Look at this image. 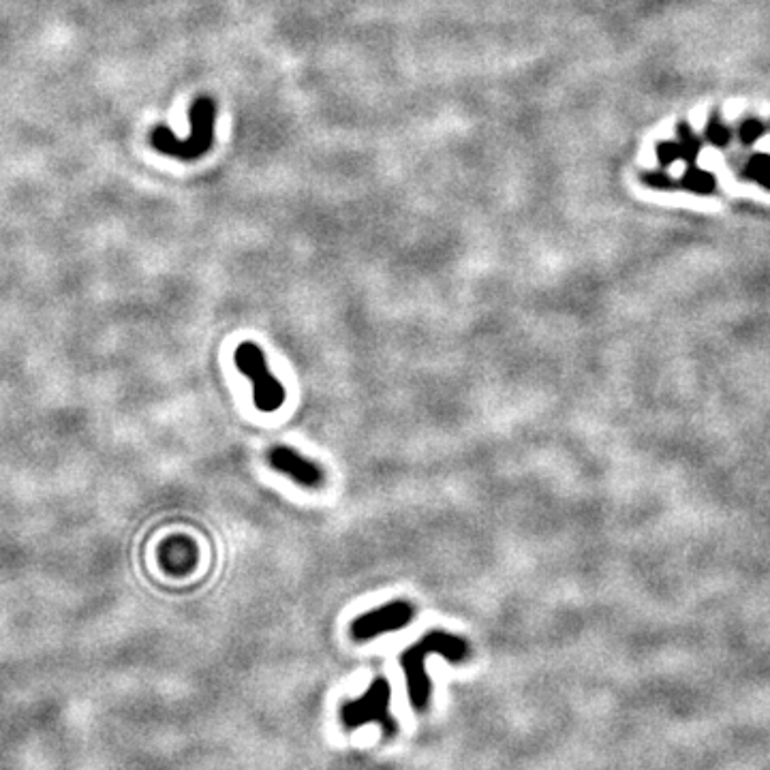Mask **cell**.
I'll return each instance as SVG.
<instances>
[{"mask_svg":"<svg viewBox=\"0 0 770 770\" xmlns=\"http://www.w3.org/2000/svg\"><path fill=\"white\" fill-rule=\"evenodd\" d=\"M430 655H439L450 664H462L471 655L469 642L460 636L450 634V631H430L420 642L413 646L400 657L403 664L405 681H407V696L415 711H426L430 704V696H433V685H430V676L426 672V659Z\"/></svg>","mask_w":770,"mask_h":770,"instance_id":"6da1fadb","label":"cell"},{"mask_svg":"<svg viewBox=\"0 0 770 770\" xmlns=\"http://www.w3.org/2000/svg\"><path fill=\"white\" fill-rule=\"evenodd\" d=\"M189 120L191 135L187 140H180V137L167 127H157L150 131V146L157 148L161 154H167V157L180 161H195L204 157L214 142V120H217V105H214V99H195V103L191 105Z\"/></svg>","mask_w":770,"mask_h":770,"instance_id":"7a4b0ae2","label":"cell"},{"mask_svg":"<svg viewBox=\"0 0 770 770\" xmlns=\"http://www.w3.org/2000/svg\"><path fill=\"white\" fill-rule=\"evenodd\" d=\"M234 360H236V366L253 385L255 407L264 413L281 409L285 403V388L283 383L270 373L261 347L251 341L240 343V347L234 353Z\"/></svg>","mask_w":770,"mask_h":770,"instance_id":"3957f363","label":"cell"},{"mask_svg":"<svg viewBox=\"0 0 770 770\" xmlns=\"http://www.w3.org/2000/svg\"><path fill=\"white\" fill-rule=\"evenodd\" d=\"M392 687L388 679H375L364 696L343 704L341 721L347 730H358L368 723H379L385 736H394L398 726L390 715Z\"/></svg>","mask_w":770,"mask_h":770,"instance_id":"277c9868","label":"cell"},{"mask_svg":"<svg viewBox=\"0 0 770 770\" xmlns=\"http://www.w3.org/2000/svg\"><path fill=\"white\" fill-rule=\"evenodd\" d=\"M413 614L415 610L409 602H403V599L390 602L381 608H375L371 612L358 616V619L351 623V638L358 642H366L388 634V631L405 629L413 621Z\"/></svg>","mask_w":770,"mask_h":770,"instance_id":"5b68a950","label":"cell"},{"mask_svg":"<svg viewBox=\"0 0 770 770\" xmlns=\"http://www.w3.org/2000/svg\"><path fill=\"white\" fill-rule=\"evenodd\" d=\"M268 462L274 471L287 475L304 488H319L323 484V471L315 462L287 445H274L268 452Z\"/></svg>","mask_w":770,"mask_h":770,"instance_id":"8992f818","label":"cell"},{"mask_svg":"<svg viewBox=\"0 0 770 770\" xmlns=\"http://www.w3.org/2000/svg\"><path fill=\"white\" fill-rule=\"evenodd\" d=\"M674 191H685V193H693V195H715L717 193V178L702 167L687 165V172L683 174V178L676 180Z\"/></svg>","mask_w":770,"mask_h":770,"instance_id":"52a82bcc","label":"cell"},{"mask_svg":"<svg viewBox=\"0 0 770 770\" xmlns=\"http://www.w3.org/2000/svg\"><path fill=\"white\" fill-rule=\"evenodd\" d=\"M738 176L749 182H758L766 191H770V154L768 152L753 154L741 172H738Z\"/></svg>","mask_w":770,"mask_h":770,"instance_id":"ba28073f","label":"cell"},{"mask_svg":"<svg viewBox=\"0 0 770 770\" xmlns=\"http://www.w3.org/2000/svg\"><path fill=\"white\" fill-rule=\"evenodd\" d=\"M676 135H679V144L683 148V161L687 165H696L700 152H702V146H704V140L700 135H696V131H693L689 127V122L681 120L679 125H676Z\"/></svg>","mask_w":770,"mask_h":770,"instance_id":"9c48e42d","label":"cell"},{"mask_svg":"<svg viewBox=\"0 0 770 770\" xmlns=\"http://www.w3.org/2000/svg\"><path fill=\"white\" fill-rule=\"evenodd\" d=\"M732 137H734V131L726 125V122L721 120L719 112H713L711 118H708V122H706L702 140L715 146V148H726L732 142Z\"/></svg>","mask_w":770,"mask_h":770,"instance_id":"30bf717a","label":"cell"},{"mask_svg":"<svg viewBox=\"0 0 770 770\" xmlns=\"http://www.w3.org/2000/svg\"><path fill=\"white\" fill-rule=\"evenodd\" d=\"M764 133H766V122L756 118V116L743 118L741 122H738V127H736L738 142H741L743 146H753Z\"/></svg>","mask_w":770,"mask_h":770,"instance_id":"8fae6325","label":"cell"},{"mask_svg":"<svg viewBox=\"0 0 770 770\" xmlns=\"http://www.w3.org/2000/svg\"><path fill=\"white\" fill-rule=\"evenodd\" d=\"M640 180L642 184H646L649 189H655V191H674L676 187V178H672L666 169H644V172L640 174Z\"/></svg>","mask_w":770,"mask_h":770,"instance_id":"7c38bea8","label":"cell"},{"mask_svg":"<svg viewBox=\"0 0 770 770\" xmlns=\"http://www.w3.org/2000/svg\"><path fill=\"white\" fill-rule=\"evenodd\" d=\"M655 152L661 169H668L676 161H683V148L679 142H659Z\"/></svg>","mask_w":770,"mask_h":770,"instance_id":"4fadbf2b","label":"cell"},{"mask_svg":"<svg viewBox=\"0 0 770 770\" xmlns=\"http://www.w3.org/2000/svg\"><path fill=\"white\" fill-rule=\"evenodd\" d=\"M766 131H770V122H766Z\"/></svg>","mask_w":770,"mask_h":770,"instance_id":"5bb4252c","label":"cell"}]
</instances>
